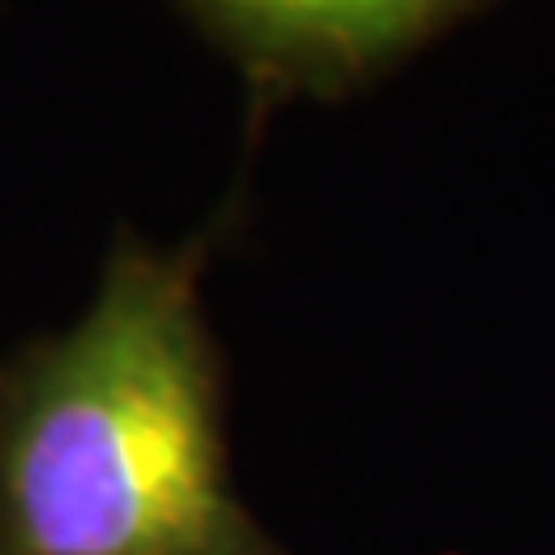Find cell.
Here are the masks:
<instances>
[{
    "label": "cell",
    "mask_w": 555,
    "mask_h": 555,
    "mask_svg": "<svg viewBox=\"0 0 555 555\" xmlns=\"http://www.w3.org/2000/svg\"><path fill=\"white\" fill-rule=\"evenodd\" d=\"M208 241H120L89 306L0 361V555H292L232 481Z\"/></svg>",
    "instance_id": "cell-1"
},
{
    "label": "cell",
    "mask_w": 555,
    "mask_h": 555,
    "mask_svg": "<svg viewBox=\"0 0 555 555\" xmlns=\"http://www.w3.org/2000/svg\"><path fill=\"white\" fill-rule=\"evenodd\" d=\"M259 79L334 93L371 79L477 0H190Z\"/></svg>",
    "instance_id": "cell-2"
}]
</instances>
